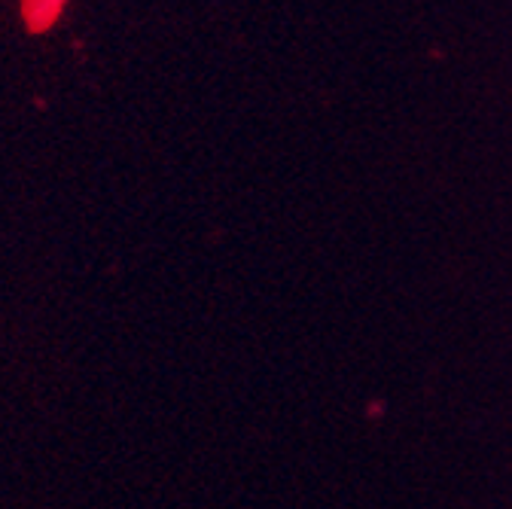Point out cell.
Wrapping results in <instances>:
<instances>
[{
    "label": "cell",
    "mask_w": 512,
    "mask_h": 509,
    "mask_svg": "<svg viewBox=\"0 0 512 509\" xmlns=\"http://www.w3.org/2000/svg\"><path fill=\"white\" fill-rule=\"evenodd\" d=\"M61 7H64V0H22L25 22L31 31H46L61 13Z\"/></svg>",
    "instance_id": "1"
}]
</instances>
